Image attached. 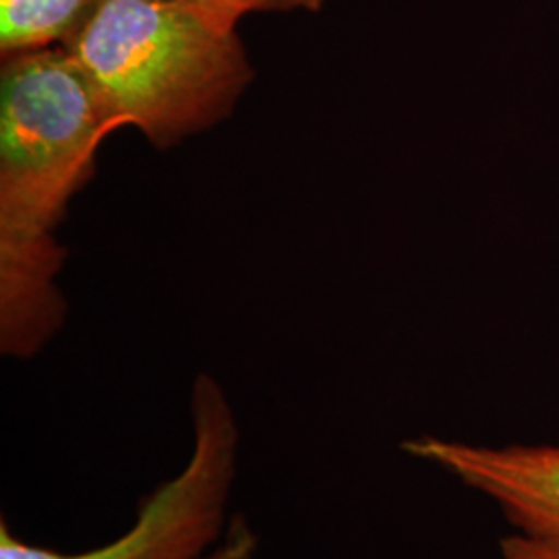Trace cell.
Masks as SVG:
<instances>
[{"mask_svg": "<svg viewBox=\"0 0 559 559\" xmlns=\"http://www.w3.org/2000/svg\"><path fill=\"white\" fill-rule=\"evenodd\" d=\"M203 11L239 25L249 15L270 13H318L325 7V0H189Z\"/></svg>", "mask_w": 559, "mask_h": 559, "instance_id": "8992f818", "label": "cell"}, {"mask_svg": "<svg viewBox=\"0 0 559 559\" xmlns=\"http://www.w3.org/2000/svg\"><path fill=\"white\" fill-rule=\"evenodd\" d=\"M500 554L501 559H559V540L514 533L500 540Z\"/></svg>", "mask_w": 559, "mask_h": 559, "instance_id": "ba28073f", "label": "cell"}, {"mask_svg": "<svg viewBox=\"0 0 559 559\" xmlns=\"http://www.w3.org/2000/svg\"><path fill=\"white\" fill-rule=\"evenodd\" d=\"M191 454L175 477L141 498L135 522L106 545L64 554L38 547L0 520V559H205L228 531L239 473L240 429L224 388L210 373L191 385Z\"/></svg>", "mask_w": 559, "mask_h": 559, "instance_id": "3957f363", "label": "cell"}, {"mask_svg": "<svg viewBox=\"0 0 559 559\" xmlns=\"http://www.w3.org/2000/svg\"><path fill=\"white\" fill-rule=\"evenodd\" d=\"M258 551V535L245 516H233L221 545L205 559H253Z\"/></svg>", "mask_w": 559, "mask_h": 559, "instance_id": "52a82bcc", "label": "cell"}, {"mask_svg": "<svg viewBox=\"0 0 559 559\" xmlns=\"http://www.w3.org/2000/svg\"><path fill=\"white\" fill-rule=\"evenodd\" d=\"M62 48L112 127L156 147L228 119L255 75L239 25L189 0H100Z\"/></svg>", "mask_w": 559, "mask_h": 559, "instance_id": "7a4b0ae2", "label": "cell"}, {"mask_svg": "<svg viewBox=\"0 0 559 559\" xmlns=\"http://www.w3.org/2000/svg\"><path fill=\"white\" fill-rule=\"evenodd\" d=\"M100 0H0V55L62 46Z\"/></svg>", "mask_w": 559, "mask_h": 559, "instance_id": "5b68a950", "label": "cell"}, {"mask_svg": "<svg viewBox=\"0 0 559 559\" xmlns=\"http://www.w3.org/2000/svg\"><path fill=\"white\" fill-rule=\"evenodd\" d=\"M402 450L496 501L516 533L559 540V445L491 448L423 436L402 441Z\"/></svg>", "mask_w": 559, "mask_h": 559, "instance_id": "277c9868", "label": "cell"}, {"mask_svg": "<svg viewBox=\"0 0 559 559\" xmlns=\"http://www.w3.org/2000/svg\"><path fill=\"white\" fill-rule=\"evenodd\" d=\"M117 129L62 46L2 59L0 71V318L20 330L59 321L64 251L55 237Z\"/></svg>", "mask_w": 559, "mask_h": 559, "instance_id": "6da1fadb", "label": "cell"}]
</instances>
